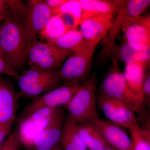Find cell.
Masks as SVG:
<instances>
[{"label": "cell", "instance_id": "1", "mask_svg": "<svg viewBox=\"0 0 150 150\" xmlns=\"http://www.w3.org/2000/svg\"><path fill=\"white\" fill-rule=\"evenodd\" d=\"M28 46L23 25L13 15L7 18L0 29V47L6 62L16 71L26 62Z\"/></svg>", "mask_w": 150, "mask_h": 150}, {"label": "cell", "instance_id": "2", "mask_svg": "<svg viewBox=\"0 0 150 150\" xmlns=\"http://www.w3.org/2000/svg\"><path fill=\"white\" fill-rule=\"evenodd\" d=\"M95 73L80 86L78 91L65 106L69 117L77 124L90 123L99 119L97 110Z\"/></svg>", "mask_w": 150, "mask_h": 150}, {"label": "cell", "instance_id": "3", "mask_svg": "<svg viewBox=\"0 0 150 150\" xmlns=\"http://www.w3.org/2000/svg\"><path fill=\"white\" fill-rule=\"evenodd\" d=\"M18 80L20 95L33 98L57 88L64 82L59 70L43 71L32 68L23 70Z\"/></svg>", "mask_w": 150, "mask_h": 150}, {"label": "cell", "instance_id": "4", "mask_svg": "<svg viewBox=\"0 0 150 150\" xmlns=\"http://www.w3.org/2000/svg\"><path fill=\"white\" fill-rule=\"evenodd\" d=\"M101 90V92L107 96L129 105L136 113L145 114L144 104L139 97L130 90L117 61L114 59H112V67L103 81Z\"/></svg>", "mask_w": 150, "mask_h": 150}, {"label": "cell", "instance_id": "5", "mask_svg": "<svg viewBox=\"0 0 150 150\" xmlns=\"http://www.w3.org/2000/svg\"><path fill=\"white\" fill-rule=\"evenodd\" d=\"M71 52L59 49L49 42L35 39L28 47L26 62L30 68L54 71L61 67Z\"/></svg>", "mask_w": 150, "mask_h": 150}, {"label": "cell", "instance_id": "6", "mask_svg": "<svg viewBox=\"0 0 150 150\" xmlns=\"http://www.w3.org/2000/svg\"><path fill=\"white\" fill-rule=\"evenodd\" d=\"M80 86L75 83L64 82L57 88L33 98L22 112L20 121L40 109L65 106L78 91Z\"/></svg>", "mask_w": 150, "mask_h": 150}, {"label": "cell", "instance_id": "7", "mask_svg": "<svg viewBox=\"0 0 150 150\" xmlns=\"http://www.w3.org/2000/svg\"><path fill=\"white\" fill-rule=\"evenodd\" d=\"M96 46L93 45L84 50L71 53L59 70V76L64 82L80 84L88 77Z\"/></svg>", "mask_w": 150, "mask_h": 150}, {"label": "cell", "instance_id": "8", "mask_svg": "<svg viewBox=\"0 0 150 150\" xmlns=\"http://www.w3.org/2000/svg\"><path fill=\"white\" fill-rule=\"evenodd\" d=\"M97 105L110 122L129 130L139 126L135 110L126 103L100 93Z\"/></svg>", "mask_w": 150, "mask_h": 150}, {"label": "cell", "instance_id": "9", "mask_svg": "<svg viewBox=\"0 0 150 150\" xmlns=\"http://www.w3.org/2000/svg\"><path fill=\"white\" fill-rule=\"evenodd\" d=\"M54 15L44 0H33L28 3L23 25L28 46L36 39Z\"/></svg>", "mask_w": 150, "mask_h": 150}, {"label": "cell", "instance_id": "10", "mask_svg": "<svg viewBox=\"0 0 150 150\" xmlns=\"http://www.w3.org/2000/svg\"><path fill=\"white\" fill-rule=\"evenodd\" d=\"M65 106L57 108L44 129L35 137V150H51L60 143L65 122Z\"/></svg>", "mask_w": 150, "mask_h": 150}, {"label": "cell", "instance_id": "11", "mask_svg": "<svg viewBox=\"0 0 150 150\" xmlns=\"http://www.w3.org/2000/svg\"><path fill=\"white\" fill-rule=\"evenodd\" d=\"M56 108L40 109L20 121L18 131L22 145L27 148L33 147L35 137L48 123Z\"/></svg>", "mask_w": 150, "mask_h": 150}, {"label": "cell", "instance_id": "12", "mask_svg": "<svg viewBox=\"0 0 150 150\" xmlns=\"http://www.w3.org/2000/svg\"><path fill=\"white\" fill-rule=\"evenodd\" d=\"M18 95L7 82L0 81V130L8 136L18 106Z\"/></svg>", "mask_w": 150, "mask_h": 150}, {"label": "cell", "instance_id": "13", "mask_svg": "<svg viewBox=\"0 0 150 150\" xmlns=\"http://www.w3.org/2000/svg\"><path fill=\"white\" fill-rule=\"evenodd\" d=\"M90 124L110 146L117 150H133L131 138L121 126L100 118Z\"/></svg>", "mask_w": 150, "mask_h": 150}, {"label": "cell", "instance_id": "14", "mask_svg": "<svg viewBox=\"0 0 150 150\" xmlns=\"http://www.w3.org/2000/svg\"><path fill=\"white\" fill-rule=\"evenodd\" d=\"M112 14L104 13L95 15L81 23L80 30L90 46H97L110 30L113 23Z\"/></svg>", "mask_w": 150, "mask_h": 150}, {"label": "cell", "instance_id": "15", "mask_svg": "<svg viewBox=\"0 0 150 150\" xmlns=\"http://www.w3.org/2000/svg\"><path fill=\"white\" fill-rule=\"evenodd\" d=\"M110 48H113L116 59L126 64L141 62L149 64L150 60V46L124 43L116 45L110 42Z\"/></svg>", "mask_w": 150, "mask_h": 150}, {"label": "cell", "instance_id": "16", "mask_svg": "<svg viewBox=\"0 0 150 150\" xmlns=\"http://www.w3.org/2000/svg\"><path fill=\"white\" fill-rule=\"evenodd\" d=\"M147 65L141 62L126 64L123 73L126 83L130 90L141 99L145 69Z\"/></svg>", "mask_w": 150, "mask_h": 150}, {"label": "cell", "instance_id": "17", "mask_svg": "<svg viewBox=\"0 0 150 150\" xmlns=\"http://www.w3.org/2000/svg\"><path fill=\"white\" fill-rule=\"evenodd\" d=\"M49 43L59 49L71 52L84 50L91 46L80 30L77 28L70 30L60 38Z\"/></svg>", "mask_w": 150, "mask_h": 150}, {"label": "cell", "instance_id": "18", "mask_svg": "<svg viewBox=\"0 0 150 150\" xmlns=\"http://www.w3.org/2000/svg\"><path fill=\"white\" fill-rule=\"evenodd\" d=\"M76 128L78 134L89 150H103L112 147L90 123H77Z\"/></svg>", "mask_w": 150, "mask_h": 150}, {"label": "cell", "instance_id": "19", "mask_svg": "<svg viewBox=\"0 0 150 150\" xmlns=\"http://www.w3.org/2000/svg\"><path fill=\"white\" fill-rule=\"evenodd\" d=\"M77 123L68 117L65 121L60 144L64 150H88L77 131Z\"/></svg>", "mask_w": 150, "mask_h": 150}, {"label": "cell", "instance_id": "20", "mask_svg": "<svg viewBox=\"0 0 150 150\" xmlns=\"http://www.w3.org/2000/svg\"><path fill=\"white\" fill-rule=\"evenodd\" d=\"M82 10L81 22L93 16L115 12L114 6L110 1L79 0Z\"/></svg>", "mask_w": 150, "mask_h": 150}, {"label": "cell", "instance_id": "21", "mask_svg": "<svg viewBox=\"0 0 150 150\" xmlns=\"http://www.w3.org/2000/svg\"><path fill=\"white\" fill-rule=\"evenodd\" d=\"M69 30L60 16L57 13L49 20L40 35L47 42H50L60 38Z\"/></svg>", "mask_w": 150, "mask_h": 150}, {"label": "cell", "instance_id": "22", "mask_svg": "<svg viewBox=\"0 0 150 150\" xmlns=\"http://www.w3.org/2000/svg\"><path fill=\"white\" fill-rule=\"evenodd\" d=\"M133 150H150V130L139 126L130 129Z\"/></svg>", "mask_w": 150, "mask_h": 150}, {"label": "cell", "instance_id": "23", "mask_svg": "<svg viewBox=\"0 0 150 150\" xmlns=\"http://www.w3.org/2000/svg\"><path fill=\"white\" fill-rule=\"evenodd\" d=\"M57 13L63 14L71 17L80 25L82 18V10L79 1L67 0V2L60 7Z\"/></svg>", "mask_w": 150, "mask_h": 150}, {"label": "cell", "instance_id": "24", "mask_svg": "<svg viewBox=\"0 0 150 150\" xmlns=\"http://www.w3.org/2000/svg\"><path fill=\"white\" fill-rule=\"evenodd\" d=\"M150 0H129L126 1L123 6L127 16L134 18L140 16L147 8Z\"/></svg>", "mask_w": 150, "mask_h": 150}, {"label": "cell", "instance_id": "25", "mask_svg": "<svg viewBox=\"0 0 150 150\" xmlns=\"http://www.w3.org/2000/svg\"><path fill=\"white\" fill-rule=\"evenodd\" d=\"M8 5L13 15L22 25H24L26 7H25L22 2L18 0H8Z\"/></svg>", "mask_w": 150, "mask_h": 150}, {"label": "cell", "instance_id": "26", "mask_svg": "<svg viewBox=\"0 0 150 150\" xmlns=\"http://www.w3.org/2000/svg\"><path fill=\"white\" fill-rule=\"evenodd\" d=\"M22 145L18 131H16L9 134L0 150H21Z\"/></svg>", "mask_w": 150, "mask_h": 150}, {"label": "cell", "instance_id": "27", "mask_svg": "<svg viewBox=\"0 0 150 150\" xmlns=\"http://www.w3.org/2000/svg\"><path fill=\"white\" fill-rule=\"evenodd\" d=\"M141 100L144 104L150 105V72L145 74L142 85Z\"/></svg>", "mask_w": 150, "mask_h": 150}, {"label": "cell", "instance_id": "28", "mask_svg": "<svg viewBox=\"0 0 150 150\" xmlns=\"http://www.w3.org/2000/svg\"><path fill=\"white\" fill-rule=\"evenodd\" d=\"M0 74H6L11 76L18 79L20 75L9 66L2 57H0Z\"/></svg>", "mask_w": 150, "mask_h": 150}, {"label": "cell", "instance_id": "29", "mask_svg": "<svg viewBox=\"0 0 150 150\" xmlns=\"http://www.w3.org/2000/svg\"><path fill=\"white\" fill-rule=\"evenodd\" d=\"M131 21L137 24L150 30V18L149 15L140 16L136 17L131 18Z\"/></svg>", "mask_w": 150, "mask_h": 150}, {"label": "cell", "instance_id": "30", "mask_svg": "<svg viewBox=\"0 0 150 150\" xmlns=\"http://www.w3.org/2000/svg\"><path fill=\"white\" fill-rule=\"evenodd\" d=\"M45 3L50 8L54 15L57 13V11L67 0H45Z\"/></svg>", "mask_w": 150, "mask_h": 150}, {"label": "cell", "instance_id": "31", "mask_svg": "<svg viewBox=\"0 0 150 150\" xmlns=\"http://www.w3.org/2000/svg\"><path fill=\"white\" fill-rule=\"evenodd\" d=\"M13 15L9 8L7 1L0 0V16L5 20Z\"/></svg>", "mask_w": 150, "mask_h": 150}, {"label": "cell", "instance_id": "32", "mask_svg": "<svg viewBox=\"0 0 150 150\" xmlns=\"http://www.w3.org/2000/svg\"><path fill=\"white\" fill-rule=\"evenodd\" d=\"M7 136H8L5 133H4L1 130H0V148L2 146L4 142L5 141V139Z\"/></svg>", "mask_w": 150, "mask_h": 150}, {"label": "cell", "instance_id": "33", "mask_svg": "<svg viewBox=\"0 0 150 150\" xmlns=\"http://www.w3.org/2000/svg\"><path fill=\"white\" fill-rule=\"evenodd\" d=\"M51 150H64L63 148L61 146V144H59L56 145V146L54 147L53 149H51Z\"/></svg>", "mask_w": 150, "mask_h": 150}, {"label": "cell", "instance_id": "34", "mask_svg": "<svg viewBox=\"0 0 150 150\" xmlns=\"http://www.w3.org/2000/svg\"><path fill=\"white\" fill-rule=\"evenodd\" d=\"M5 20L2 17L0 16V29H1V26L2 25L1 24L2 21H3Z\"/></svg>", "mask_w": 150, "mask_h": 150}, {"label": "cell", "instance_id": "35", "mask_svg": "<svg viewBox=\"0 0 150 150\" xmlns=\"http://www.w3.org/2000/svg\"><path fill=\"white\" fill-rule=\"evenodd\" d=\"M0 57H1L4 58L1 49V47H0Z\"/></svg>", "mask_w": 150, "mask_h": 150}, {"label": "cell", "instance_id": "36", "mask_svg": "<svg viewBox=\"0 0 150 150\" xmlns=\"http://www.w3.org/2000/svg\"><path fill=\"white\" fill-rule=\"evenodd\" d=\"M103 150H117L116 149H114V148H112V147H110L109 148H108V149H105Z\"/></svg>", "mask_w": 150, "mask_h": 150}]
</instances>
